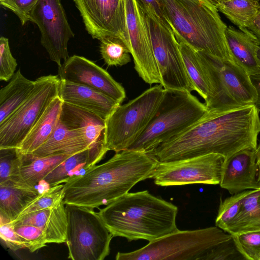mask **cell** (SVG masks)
<instances>
[{
  "label": "cell",
  "instance_id": "1",
  "mask_svg": "<svg viewBox=\"0 0 260 260\" xmlns=\"http://www.w3.org/2000/svg\"><path fill=\"white\" fill-rule=\"evenodd\" d=\"M259 112L255 104L221 112L207 111L192 126L147 153L158 162H167L212 153L225 159L242 149H256Z\"/></svg>",
  "mask_w": 260,
  "mask_h": 260
},
{
  "label": "cell",
  "instance_id": "44",
  "mask_svg": "<svg viewBox=\"0 0 260 260\" xmlns=\"http://www.w3.org/2000/svg\"><path fill=\"white\" fill-rule=\"evenodd\" d=\"M256 156V161L258 164L260 162V142L258 145L257 146L255 150Z\"/></svg>",
  "mask_w": 260,
  "mask_h": 260
},
{
  "label": "cell",
  "instance_id": "20",
  "mask_svg": "<svg viewBox=\"0 0 260 260\" xmlns=\"http://www.w3.org/2000/svg\"><path fill=\"white\" fill-rule=\"evenodd\" d=\"M108 150L103 138L83 150L73 154L50 172L44 179L50 186L66 183L81 175L100 162Z\"/></svg>",
  "mask_w": 260,
  "mask_h": 260
},
{
  "label": "cell",
  "instance_id": "13",
  "mask_svg": "<svg viewBox=\"0 0 260 260\" xmlns=\"http://www.w3.org/2000/svg\"><path fill=\"white\" fill-rule=\"evenodd\" d=\"M38 26L41 43L50 59L59 67L68 57V44L74 37L60 0H39L29 15Z\"/></svg>",
  "mask_w": 260,
  "mask_h": 260
},
{
  "label": "cell",
  "instance_id": "25",
  "mask_svg": "<svg viewBox=\"0 0 260 260\" xmlns=\"http://www.w3.org/2000/svg\"><path fill=\"white\" fill-rule=\"evenodd\" d=\"M63 103L59 95L51 101L17 148L22 155L31 154L50 137L59 120Z\"/></svg>",
  "mask_w": 260,
  "mask_h": 260
},
{
  "label": "cell",
  "instance_id": "22",
  "mask_svg": "<svg viewBox=\"0 0 260 260\" xmlns=\"http://www.w3.org/2000/svg\"><path fill=\"white\" fill-rule=\"evenodd\" d=\"M225 37L232 58L250 77L260 76V64L256 56L258 44L248 34L232 26L227 27Z\"/></svg>",
  "mask_w": 260,
  "mask_h": 260
},
{
  "label": "cell",
  "instance_id": "31",
  "mask_svg": "<svg viewBox=\"0 0 260 260\" xmlns=\"http://www.w3.org/2000/svg\"><path fill=\"white\" fill-rule=\"evenodd\" d=\"M100 41L101 54L108 66H122L131 61L130 48L120 37L109 36Z\"/></svg>",
  "mask_w": 260,
  "mask_h": 260
},
{
  "label": "cell",
  "instance_id": "33",
  "mask_svg": "<svg viewBox=\"0 0 260 260\" xmlns=\"http://www.w3.org/2000/svg\"><path fill=\"white\" fill-rule=\"evenodd\" d=\"M253 190H246L232 194L223 201L221 199L215 219V225L226 232L238 215L244 198Z\"/></svg>",
  "mask_w": 260,
  "mask_h": 260
},
{
  "label": "cell",
  "instance_id": "26",
  "mask_svg": "<svg viewBox=\"0 0 260 260\" xmlns=\"http://www.w3.org/2000/svg\"><path fill=\"white\" fill-rule=\"evenodd\" d=\"M35 81L25 78L19 69L8 84L0 90V124L2 123L28 98Z\"/></svg>",
  "mask_w": 260,
  "mask_h": 260
},
{
  "label": "cell",
  "instance_id": "29",
  "mask_svg": "<svg viewBox=\"0 0 260 260\" xmlns=\"http://www.w3.org/2000/svg\"><path fill=\"white\" fill-rule=\"evenodd\" d=\"M259 7V0H226L220 3L216 8L242 30L254 18Z\"/></svg>",
  "mask_w": 260,
  "mask_h": 260
},
{
  "label": "cell",
  "instance_id": "16",
  "mask_svg": "<svg viewBox=\"0 0 260 260\" xmlns=\"http://www.w3.org/2000/svg\"><path fill=\"white\" fill-rule=\"evenodd\" d=\"M58 75L62 80L99 90L120 104L126 96L123 86L108 72L83 56L74 55L69 57L58 67Z\"/></svg>",
  "mask_w": 260,
  "mask_h": 260
},
{
  "label": "cell",
  "instance_id": "39",
  "mask_svg": "<svg viewBox=\"0 0 260 260\" xmlns=\"http://www.w3.org/2000/svg\"><path fill=\"white\" fill-rule=\"evenodd\" d=\"M0 237L6 246L12 250L28 248L27 242L16 233L11 222L0 223Z\"/></svg>",
  "mask_w": 260,
  "mask_h": 260
},
{
  "label": "cell",
  "instance_id": "41",
  "mask_svg": "<svg viewBox=\"0 0 260 260\" xmlns=\"http://www.w3.org/2000/svg\"><path fill=\"white\" fill-rule=\"evenodd\" d=\"M137 1L144 10L153 16L168 27L172 29L170 23L164 14L160 0Z\"/></svg>",
  "mask_w": 260,
  "mask_h": 260
},
{
  "label": "cell",
  "instance_id": "18",
  "mask_svg": "<svg viewBox=\"0 0 260 260\" xmlns=\"http://www.w3.org/2000/svg\"><path fill=\"white\" fill-rule=\"evenodd\" d=\"M59 96L64 102L91 111L105 120L121 104L99 90L61 79Z\"/></svg>",
  "mask_w": 260,
  "mask_h": 260
},
{
  "label": "cell",
  "instance_id": "8",
  "mask_svg": "<svg viewBox=\"0 0 260 260\" xmlns=\"http://www.w3.org/2000/svg\"><path fill=\"white\" fill-rule=\"evenodd\" d=\"M164 91L161 84L156 85L115 108L105 120L103 141L108 151L118 152L133 144L151 121Z\"/></svg>",
  "mask_w": 260,
  "mask_h": 260
},
{
  "label": "cell",
  "instance_id": "5",
  "mask_svg": "<svg viewBox=\"0 0 260 260\" xmlns=\"http://www.w3.org/2000/svg\"><path fill=\"white\" fill-rule=\"evenodd\" d=\"M207 111L205 105L190 92L165 89L148 126L127 149L147 152L192 126Z\"/></svg>",
  "mask_w": 260,
  "mask_h": 260
},
{
  "label": "cell",
  "instance_id": "40",
  "mask_svg": "<svg viewBox=\"0 0 260 260\" xmlns=\"http://www.w3.org/2000/svg\"><path fill=\"white\" fill-rule=\"evenodd\" d=\"M240 257L243 258L237 250L232 237L229 240L222 242L213 247L209 253L207 260L241 259Z\"/></svg>",
  "mask_w": 260,
  "mask_h": 260
},
{
  "label": "cell",
  "instance_id": "43",
  "mask_svg": "<svg viewBox=\"0 0 260 260\" xmlns=\"http://www.w3.org/2000/svg\"><path fill=\"white\" fill-rule=\"evenodd\" d=\"M252 83L255 87L257 93V99L255 105L260 108V76L251 77Z\"/></svg>",
  "mask_w": 260,
  "mask_h": 260
},
{
  "label": "cell",
  "instance_id": "14",
  "mask_svg": "<svg viewBox=\"0 0 260 260\" xmlns=\"http://www.w3.org/2000/svg\"><path fill=\"white\" fill-rule=\"evenodd\" d=\"M85 28L93 39L116 36L129 47L125 0H73ZM130 48V47H129Z\"/></svg>",
  "mask_w": 260,
  "mask_h": 260
},
{
  "label": "cell",
  "instance_id": "12",
  "mask_svg": "<svg viewBox=\"0 0 260 260\" xmlns=\"http://www.w3.org/2000/svg\"><path fill=\"white\" fill-rule=\"evenodd\" d=\"M225 158L212 153L167 162H158L152 176L161 186L189 184H219Z\"/></svg>",
  "mask_w": 260,
  "mask_h": 260
},
{
  "label": "cell",
  "instance_id": "45",
  "mask_svg": "<svg viewBox=\"0 0 260 260\" xmlns=\"http://www.w3.org/2000/svg\"><path fill=\"white\" fill-rule=\"evenodd\" d=\"M208 2L213 5L216 8L218 5V4L221 2L226 1V0H206Z\"/></svg>",
  "mask_w": 260,
  "mask_h": 260
},
{
  "label": "cell",
  "instance_id": "7",
  "mask_svg": "<svg viewBox=\"0 0 260 260\" xmlns=\"http://www.w3.org/2000/svg\"><path fill=\"white\" fill-rule=\"evenodd\" d=\"M217 226L177 231L129 252H118L116 260H207L211 250L232 235Z\"/></svg>",
  "mask_w": 260,
  "mask_h": 260
},
{
  "label": "cell",
  "instance_id": "10",
  "mask_svg": "<svg viewBox=\"0 0 260 260\" xmlns=\"http://www.w3.org/2000/svg\"><path fill=\"white\" fill-rule=\"evenodd\" d=\"M58 75L42 76L24 103L0 124V149L18 148L51 101L59 95Z\"/></svg>",
  "mask_w": 260,
  "mask_h": 260
},
{
  "label": "cell",
  "instance_id": "38",
  "mask_svg": "<svg viewBox=\"0 0 260 260\" xmlns=\"http://www.w3.org/2000/svg\"><path fill=\"white\" fill-rule=\"evenodd\" d=\"M39 0H0V4L12 11L22 25L29 21V15Z\"/></svg>",
  "mask_w": 260,
  "mask_h": 260
},
{
  "label": "cell",
  "instance_id": "6",
  "mask_svg": "<svg viewBox=\"0 0 260 260\" xmlns=\"http://www.w3.org/2000/svg\"><path fill=\"white\" fill-rule=\"evenodd\" d=\"M197 52L209 86L205 103L208 112H221L255 104L256 89L243 68L233 59Z\"/></svg>",
  "mask_w": 260,
  "mask_h": 260
},
{
  "label": "cell",
  "instance_id": "11",
  "mask_svg": "<svg viewBox=\"0 0 260 260\" xmlns=\"http://www.w3.org/2000/svg\"><path fill=\"white\" fill-rule=\"evenodd\" d=\"M143 11L160 74V84L165 89L194 91L173 30Z\"/></svg>",
  "mask_w": 260,
  "mask_h": 260
},
{
  "label": "cell",
  "instance_id": "3",
  "mask_svg": "<svg viewBox=\"0 0 260 260\" xmlns=\"http://www.w3.org/2000/svg\"><path fill=\"white\" fill-rule=\"evenodd\" d=\"M98 212L113 237L155 240L178 230V208L147 190L127 192Z\"/></svg>",
  "mask_w": 260,
  "mask_h": 260
},
{
  "label": "cell",
  "instance_id": "46",
  "mask_svg": "<svg viewBox=\"0 0 260 260\" xmlns=\"http://www.w3.org/2000/svg\"><path fill=\"white\" fill-rule=\"evenodd\" d=\"M256 56L257 60L259 62V63L260 64V45H257V48H256Z\"/></svg>",
  "mask_w": 260,
  "mask_h": 260
},
{
  "label": "cell",
  "instance_id": "24",
  "mask_svg": "<svg viewBox=\"0 0 260 260\" xmlns=\"http://www.w3.org/2000/svg\"><path fill=\"white\" fill-rule=\"evenodd\" d=\"M40 194L35 187L7 182L0 183V223L11 222Z\"/></svg>",
  "mask_w": 260,
  "mask_h": 260
},
{
  "label": "cell",
  "instance_id": "32",
  "mask_svg": "<svg viewBox=\"0 0 260 260\" xmlns=\"http://www.w3.org/2000/svg\"><path fill=\"white\" fill-rule=\"evenodd\" d=\"M23 162V155L17 148L0 149V183H20V169Z\"/></svg>",
  "mask_w": 260,
  "mask_h": 260
},
{
  "label": "cell",
  "instance_id": "28",
  "mask_svg": "<svg viewBox=\"0 0 260 260\" xmlns=\"http://www.w3.org/2000/svg\"><path fill=\"white\" fill-rule=\"evenodd\" d=\"M253 231H260V189L253 190L244 198L226 232L233 235Z\"/></svg>",
  "mask_w": 260,
  "mask_h": 260
},
{
  "label": "cell",
  "instance_id": "23",
  "mask_svg": "<svg viewBox=\"0 0 260 260\" xmlns=\"http://www.w3.org/2000/svg\"><path fill=\"white\" fill-rule=\"evenodd\" d=\"M59 120L68 128L82 131L90 145L103 138L105 120L87 110L63 102Z\"/></svg>",
  "mask_w": 260,
  "mask_h": 260
},
{
  "label": "cell",
  "instance_id": "34",
  "mask_svg": "<svg viewBox=\"0 0 260 260\" xmlns=\"http://www.w3.org/2000/svg\"><path fill=\"white\" fill-rule=\"evenodd\" d=\"M64 194V184L51 186L28 204L17 218L55 206L63 200Z\"/></svg>",
  "mask_w": 260,
  "mask_h": 260
},
{
  "label": "cell",
  "instance_id": "37",
  "mask_svg": "<svg viewBox=\"0 0 260 260\" xmlns=\"http://www.w3.org/2000/svg\"><path fill=\"white\" fill-rule=\"evenodd\" d=\"M17 66L16 59L10 50L9 40L0 38V80L8 82L13 77Z\"/></svg>",
  "mask_w": 260,
  "mask_h": 260
},
{
  "label": "cell",
  "instance_id": "35",
  "mask_svg": "<svg viewBox=\"0 0 260 260\" xmlns=\"http://www.w3.org/2000/svg\"><path fill=\"white\" fill-rule=\"evenodd\" d=\"M232 237L244 259L260 260V231L246 232Z\"/></svg>",
  "mask_w": 260,
  "mask_h": 260
},
{
  "label": "cell",
  "instance_id": "2",
  "mask_svg": "<svg viewBox=\"0 0 260 260\" xmlns=\"http://www.w3.org/2000/svg\"><path fill=\"white\" fill-rule=\"evenodd\" d=\"M158 162L147 152L124 150L64 184L66 204L94 209L108 205L151 178Z\"/></svg>",
  "mask_w": 260,
  "mask_h": 260
},
{
  "label": "cell",
  "instance_id": "47",
  "mask_svg": "<svg viewBox=\"0 0 260 260\" xmlns=\"http://www.w3.org/2000/svg\"><path fill=\"white\" fill-rule=\"evenodd\" d=\"M258 164V172H257V182L260 184V162H259Z\"/></svg>",
  "mask_w": 260,
  "mask_h": 260
},
{
  "label": "cell",
  "instance_id": "36",
  "mask_svg": "<svg viewBox=\"0 0 260 260\" xmlns=\"http://www.w3.org/2000/svg\"><path fill=\"white\" fill-rule=\"evenodd\" d=\"M13 225L16 233L27 242V249L30 252L46 246L47 243L45 235L39 228L26 224Z\"/></svg>",
  "mask_w": 260,
  "mask_h": 260
},
{
  "label": "cell",
  "instance_id": "27",
  "mask_svg": "<svg viewBox=\"0 0 260 260\" xmlns=\"http://www.w3.org/2000/svg\"><path fill=\"white\" fill-rule=\"evenodd\" d=\"M74 154L61 153L36 158L23 156L24 162L20 169V183L35 187L54 169Z\"/></svg>",
  "mask_w": 260,
  "mask_h": 260
},
{
  "label": "cell",
  "instance_id": "21",
  "mask_svg": "<svg viewBox=\"0 0 260 260\" xmlns=\"http://www.w3.org/2000/svg\"><path fill=\"white\" fill-rule=\"evenodd\" d=\"M92 145L82 131L69 128L59 120L54 131L44 143L31 154L23 156L36 158L61 153L74 154Z\"/></svg>",
  "mask_w": 260,
  "mask_h": 260
},
{
  "label": "cell",
  "instance_id": "48",
  "mask_svg": "<svg viewBox=\"0 0 260 260\" xmlns=\"http://www.w3.org/2000/svg\"><path fill=\"white\" fill-rule=\"evenodd\" d=\"M202 1H207L206 0H202Z\"/></svg>",
  "mask_w": 260,
  "mask_h": 260
},
{
  "label": "cell",
  "instance_id": "42",
  "mask_svg": "<svg viewBox=\"0 0 260 260\" xmlns=\"http://www.w3.org/2000/svg\"><path fill=\"white\" fill-rule=\"evenodd\" d=\"M241 30L250 35L260 45V7L257 13L247 27Z\"/></svg>",
  "mask_w": 260,
  "mask_h": 260
},
{
  "label": "cell",
  "instance_id": "30",
  "mask_svg": "<svg viewBox=\"0 0 260 260\" xmlns=\"http://www.w3.org/2000/svg\"><path fill=\"white\" fill-rule=\"evenodd\" d=\"M178 43L187 73L194 91L205 101L208 97L209 89L197 52L183 42Z\"/></svg>",
  "mask_w": 260,
  "mask_h": 260
},
{
  "label": "cell",
  "instance_id": "9",
  "mask_svg": "<svg viewBox=\"0 0 260 260\" xmlns=\"http://www.w3.org/2000/svg\"><path fill=\"white\" fill-rule=\"evenodd\" d=\"M68 217L66 243L73 260H103L110 253L113 237L94 209L66 204Z\"/></svg>",
  "mask_w": 260,
  "mask_h": 260
},
{
  "label": "cell",
  "instance_id": "4",
  "mask_svg": "<svg viewBox=\"0 0 260 260\" xmlns=\"http://www.w3.org/2000/svg\"><path fill=\"white\" fill-rule=\"evenodd\" d=\"M160 3L178 42L197 51L234 60L225 40L227 26L215 6L202 0H160Z\"/></svg>",
  "mask_w": 260,
  "mask_h": 260
},
{
  "label": "cell",
  "instance_id": "15",
  "mask_svg": "<svg viewBox=\"0 0 260 260\" xmlns=\"http://www.w3.org/2000/svg\"><path fill=\"white\" fill-rule=\"evenodd\" d=\"M127 30L135 69L146 83H160L143 9L137 0H125Z\"/></svg>",
  "mask_w": 260,
  "mask_h": 260
},
{
  "label": "cell",
  "instance_id": "17",
  "mask_svg": "<svg viewBox=\"0 0 260 260\" xmlns=\"http://www.w3.org/2000/svg\"><path fill=\"white\" fill-rule=\"evenodd\" d=\"M255 150H241L224 159L220 187L234 194L249 189H260Z\"/></svg>",
  "mask_w": 260,
  "mask_h": 260
},
{
  "label": "cell",
  "instance_id": "19",
  "mask_svg": "<svg viewBox=\"0 0 260 260\" xmlns=\"http://www.w3.org/2000/svg\"><path fill=\"white\" fill-rule=\"evenodd\" d=\"M11 223L39 228L43 231L47 243L66 242L68 217L63 200L55 206L18 217Z\"/></svg>",
  "mask_w": 260,
  "mask_h": 260
}]
</instances>
